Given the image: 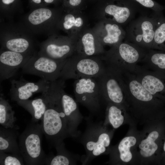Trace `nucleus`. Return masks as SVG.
I'll return each instance as SVG.
<instances>
[{"label": "nucleus", "mask_w": 165, "mask_h": 165, "mask_svg": "<svg viewBox=\"0 0 165 165\" xmlns=\"http://www.w3.org/2000/svg\"><path fill=\"white\" fill-rule=\"evenodd\" d=\"M64 85L60 80L50 82L42 93L47 101V108L41 125L43 134L54 147L63 142L66 138L71 137L61 100V91Z\"/></svg>", "instance_id": "obj_1"}, {"label": "nucleus", "mask_w": 165, "mask_h": 165, "mask_svg": "<svg viewBox=\"0 0 165 165\" xmlns=\"http://www.w3.org/2000/svg\"><path fill=\"white\" fill-rule=\"evenodd\" d=\"M125 41L113 46L102 59L105 66L118 73H133L148 50Z\"/></svg>", "instance_id": "obj_2"}, {"label": "nucleus", "mask_w": 165, "mask_h": 165, "mask_svg": "<svg viewBox=\"0 0 165 165\" xmlns=\"http://www.w3.org/2000/svg\"><path fill=\"white\" fill-rule=\"evenodd\" d=\"M86 129L78 138L86 152L80 159L82 165L89 164L95 158L105 154L111 141L110 134L102 122H94L90 117L86 118Z\"/></svg>", "instance_id": "obj_3"}, {"label": "nucleus", "mask_w": 165, "mask_h": 165, "mask_svg": "<svg viewBox=\"0 0 165 165\" xmlns=\"http://www.w3.org/2000/svg\"><path fill=\"white\" fill-rule=\"evenodd\" d=\"M43 134L41 125L31 121L19 136V145L26 164H45L47 155L41 145Z\"/></svg>", "instance_id": "obj_4"}, {"label": "nucleus", "mask_w": 165, "mask_h": 165, "mask_svg": "<svg viewBox=\"0 0 165 165\" xmlns=\"http://www.w3.org/2000/svg\"><path fill=\"white\" fill-rule=\"evenodd\" d=\"M102 60L80 55L68 58L59 78L64 81L81 78H96L103 73L106 66Z\"/></svg>", "instance_id": "obj_5"}, {"label": "nucleus", "mask_w": 165, "mask_h": 165, "mask_svg": "<svg viewBox=\"0 0 165 165\" xmlns=\"http://www.w3.org/2000/svg\"><path fill=\"white\" fill-rule=\"evenodd\" d=\"M73 85L76 101L86 108L92 115L100 114L103 100L96 79L80 78L75 79Z\"/></svg>", "instance_id": "obj_6"}, {"label": "nucleus", "mask_w": 165, "mask_h": 165, "mask_svg": "<svg viewBox=\"0 0 165 165\" xmlns=\"http://www.w3.org/2000/svg\"><path fill=\"white\" fill-rule=\"evenodd\" d=\"M155 18L142 16L132 20L127 27L126 41L144 49H152L156 27Z\"/></svg>", "instance_id": "obj_7"}, {"label": "nucleus", "mask_w": 165, "mask_h": 165, "mask_svg": "<svg viewBox=\"0 0 165 165\" xmlns=\"http://www.w3.org/2000/svg\"><path fill=\"white\" fill-rule=\"evenodd\" d=\"M66 60H54L44 56H31L22 67L23 73L38 76L48 82L55 81L60 75Z\"/></svg>", "instance_id": "obj_8"}, {"label": "nucleus", "mask_w": 165, "mask_h": 165, "mask_svg": "<svg viewBox=\"0 0 165 165\" xmlns=\"http://www.w3.org/2000/svg\"><path fill=\"white\" fill-rule=\"evenodd\" d=\"M103 101L122 106L125 96L121 75L106 67L105 71L95 78Z\"/></svg>", "instance_id": "obj_9"}, {"label": "nucleus", "mask_w": 165, "mask_h": 165, "mask_svg": "<svg viewBox=\"0 0 165 165\" xmlns=\"http://www.w3.org/2000/svg\"><path fill=\"white\" fill-rule=\"evenodd\" d=\"M137 79L152 95L165 101V74L138 65L134 73Z\"/></svg>", "instance_id": "obj_10"}, {"label": "nucleus", "mask_w": 165, "mask_h": 165, "mask_svg": "<svg viewBox=\"0 0 165 165\" xmlns=\"http://www.w3.org/2000/svg\"><path fill=\"white\" fill-rule=\"evenodd\" d=\"M49 82L42 79L36 82H30L25 80L22 76L18 79L11 80L10 90L11 99L16 102L28 99L34 94L43 92Z\"/></svg>", "instance_id": "obj_11"}, {"label": "nucleus", "mask_w": 165, "mask_h": 165, "mask_svg": "<svg viewBox=\"0 0 165 165\" xmlns=\"http://www.w3.org/2000/svg\"><path fill=\"white\" fill-rule=\"evenodd\" d=\"M31 56L8 50L2 52L0 55V82L14 76Z\"/></svg>", "instance_id": "obj_12"}, {"label": "nucleus", "mask_w": 165, "mask_h": 165, "mask_svg": "<svg viewBox=\"0 0 165 165\" xmlns=\"http://www.w3.org/2000/svg\"><path fill=\"white\" fill-rule=\"evenodd\" d=\"M64 87L61 91L62 106L68 122L70 136L77 138L81 134L78 128L83 117L79 111L78 102L71 96L65 92Z\"/></svg>", "instance_id": "obj_13"}, {"label": "nucleus", "mask_w": 165, "mask_h": 165, "mask_svg": "<svg viewBox=\"0 0 165 165\" xmlns=\"http://www.w3.org/2000/svg\"><path fill=\"white\" fill-rule=\"evenodd\" d=\"M104 11L109 17L108 20L120 25H125L134 18L135 10L127 6H120L109 3L105 6Z\"/></svg>", "instance_id": "obj_14"}, {"label": "nucleus", "mask_w": 165, "mask_h": 165, "mask_svg": "<svg viewBox=\"0 0 165 165\" xmlns=\"http://www.w3.org/2000/svg\"><path fill=\"white\" fill-rule=\"evenodd\" d=\"M73 49V47L69 44L49 42L42 45L38 55L54 60L63 61L68 59L67 58Z\"/></svg>", "instance_id": "obj_15"}, {"label": "nucleus", "mask_w": 165, "mask_h": 165, "mask_svg": "<svg viewBox=\"0 0 165 165\" xmlns=\"http://www.w3.org/2000/svg\"><path fill=\"white\" fill-rule=\"evenodd\" d=\"M18 128L0 127V151L22 156L17 141Z\"/></svg>", "instance_id": "obj_16"}, {"label": "nucleus", "mask_w": 165, "mask_h": 165, "mask_svg": "<svg viewBox=\"0 0 165 165\" xmlns=\"http://www.w3.org/2000/svg\"><path fill=\"white\" fill-rule=\"evenodd\" d=\"M55 148L57 154L47 155L45 164L50 165H76L80 158L78 155L75 154L68 151L65 148L64 142L56 146Z\"/></svg>", "instance_id": "obj_17"}, {"label": "nucleus", "mask_w": 165, "mask_h": 165, "mask_svg": "<svg viewBox=\"0 0 165 165\" xmlns=\"http://www.w3.org/2000/svg\"><path fill=\"white\" fill-rule=\"evenodd\" d=\"M16 103L31 114V121L37 123L42 120L47 108V101L42 93L39 97L33 100L20 101Z\"/></svg>", "instance_id": "obj_18"}, {"label": "nucleus", "mask_w": 165, "mask_h": 165, "mask_svg": "<svg viewBox=\"0 0 165 165\" xmlns=\"http://www.w3.org/2000/svg\"><path fill=\"white\" fill-rule=\"evenodd\" d=\"M140 62L142 67L149 70L165 74V53L153 49L149 50Z\"/></svg>", "instance_id": "obj_19"}, {"label": "nucleus", "mask_w": 165, "mask_h": 165, "mask_svg": "<svg viewBox=\"0 0 165 165\" xmlns=\"http://www.w3.org/2000/svg\"><path fill=\"white\" fill-rule=\"evenodd\" d=\"M105 28V35L103 38L105 44L113 46L121 42L125 38L126 31L119 24L110 21L106 23Z\"/></svg>", "instance_id": "obj_20"}, {"label": "nucleus", "mask_w": 165, "mask_h": 165, "mask_svg": "<svg viewBox=\"0 0 165 165\" xmlns=\"http://www.w3.org/2000/svg\"><path fill=\"white\" fill-rule=\"evenodd\" d=\"M153 13L156 24L152 49L165 51V17L161 12Z\"/></svg>", "instance_id": "obj_21"}, {"label": "nucleus", "mask_w": 165, "mask_h": 165, "mask_svg": "<svg viewBox=\"0 0 165 165\" xmlns=\"http://www.w3.org/2000/svg\"><path fill=\"white\" fill-rule=\"evenodd\" d=\"M15 112L9 102L2 96L0 97V124L6 128H18L15 125L16 120Z\"/></svg>", "instance_id": "obj_22"}, {"label": "nucleus", "mask_w": 165, "mask_h": 165, "mask_svg": "<svg viewBox=\"0 0 165 165\" xmlns=\"http://www.w3.org/2000/svg\"><path fill=\"white\" fill-rule=\"evenodd\" d=\"M159 132L156 130L151 132L147 138L142 140L139 145L141 155L144 157H150L153 155L158 148L155 141L159 138Z\"/></svg>", "instance_id": "obj_23"}, {"label": "nucleus", "mask_w": 165, "mask_h": 165, "mask_svg": "<svg viewBox=\"0 0 165 165\" xmlns=\"http://www.w3.org/2000/svg\"><path fill=\"white\" fill-rule=\"evenodd\" d=\"M107 104V120L113 128L117 129L123 124L124 121L122 114V106L110 102Z\"/></svg>", "instance_id": "obj_24"}, {"label": "nucleus", "mask_w": 165, "mask_h": 165, "mask_svg": "<svg viewBox=\"0 0 165 165\" xmlns=\"http://www.w3.org/2000/svg\"><path fill=\"white\" fill-rule=\"evenodd\" d=\"M4 46L7 50L24 54H29L31 48V45L29 42L22 38L8 40Z\"/></svg>", "instance_id": "obj_25"}, {"label": "nucleus", "mask_w": 165, "mask_h": 165, "mask_svg": "<svg viewBox=\"0 0 165 165\" xmlns=\"http://www.w3.org/2000/svg\"><path fill=\"white\" fill-rule=\"evenodd\" d=\"M136 142V138L134 136L125 137L121 140L117 148L119 157L121 161L128 162L131 160L132 156L130 148L135 145Z\"/></svg>", "instance_id": "obj_26"}, {"label": "nucleus", "mask_w": 165, "mask_h": 165, "mask_svg": "<svg viewBox=\"0 0 165 165\" xmlns=\"http://www.w3.org/2000/svg\"><path fill=\"white\" fill-rule=\"evenodd\" d=\"M82 42L81 47L78 49L79 52L81 53V56L86 57L92 56L99 50L96 46L93 35L90 33H87L83 36Z\"/></svg>", "instance_id": "obj_27"}, {"label": "nucleus", "mask_w": 165, "mask_h": 165, "mask_svg": "<svg viewBox=\"0 0 165 165\" xmlns=\"http://www.w3.org/2000/svg\"><path fill=\"white\" fill-rule=\"evenodd\" d=\"M52 13L49 9L41 8L33 11L29 15V21L34 25H39L49 20Z\"/></svg>", "instance_id": "obj_28"}, {"label": "nucleus", "mask_w": 165, "mask_h": 165, "mask_svg": "<svg viewBox=\"0 0 165 165\" xmlns=\"http://www.w3.org/2000/svg\"><path fill=\"white\" fill-rule=\"evenodd\" d=\"M24 162L21 156L0 151V165H22Z\"/></svg>", "instance_id": "obj_29"}, {"label": "nucleus", "mask_w": 165, "mask_h": 165, "mask_svg": "<svg viewBox=\"0 0 165 165\" xmlns=\"http://www.w3.org/2000/svg\"><path fill=\"white\" fill-rule=\"evenodd\" d=\"M83 24V20L80 17L76 19L74 16L71 14H68L64 18V22L63 26L66 30H68L73 26L80 27Z\"/></svg>", "instance_id": "obj_30"}, {"label": "nucleus", "mask_w": 165, "mask_h": 165, "mask_svg": "<svg viewBox=\"0 0 165 165\" xmlns=\"http://www.w3.org/2000/svg\"><path fill=\"white\" fill-rule=\"evenodd\" d=\"M143 6L153 9L155 12H161L163 8L157 5L152 0H135Z\"/></svg>", "instance_id": "obj_31"}, {"label": "nucleus", "mask_w": 165, "mask_h": 165, "mask_svg": "<svg viewBox=\"0 0 165 165\" xmlns=\"http://www.w3.org/2000/svg\"><path fill=\"white\" fill-rule=\"evenodd\" d=\"M65 4L71 7H78L80 6L82 0H64Z\"/></svg>", "instance_id": "obj_32"}, {"label": "nucleus", "mask_w": 165, "mask_h": 165, "mask_svg": "<svg viewBox=\"0 0 165 165\" xmlns=\"http://www.w3.org/2000/svg\"><path fill=\"white\" fill-rule=\"evenodd\" d=\"M55 0H31L34 3L39 4L42 3L46 4L51 3L53 2Z\"/></svg>", "instance_id": "obj_33"}, {"label": "nucleus", "mask_w": 165, "mask_h": 165, "mask_svg": "<svg viewBox=\"0 0 165 165\" xmlns=\"http://www.w3.org/2000/svg\"><path fill=\"white\" fill-rule=\"evenodd\" d=\"M16 0H1L3 4L8 6L13 3Z\"/></svg>", "instance_id": "obj_34"}, {"label": "nucleus", "mask_w": 165, "mask_h": 165, "mask_svg": "<svg viewBox=\"0 0 165 165\" xmlns=\"http://www.w3.org/2000/svg\"><path fill=\"white\" fill-rule=\"evenodd\" d=\"M163 151L164 152H165V141L163 144Z\"/></svg>", "instance_id": "obj_35"}]
</instances>
